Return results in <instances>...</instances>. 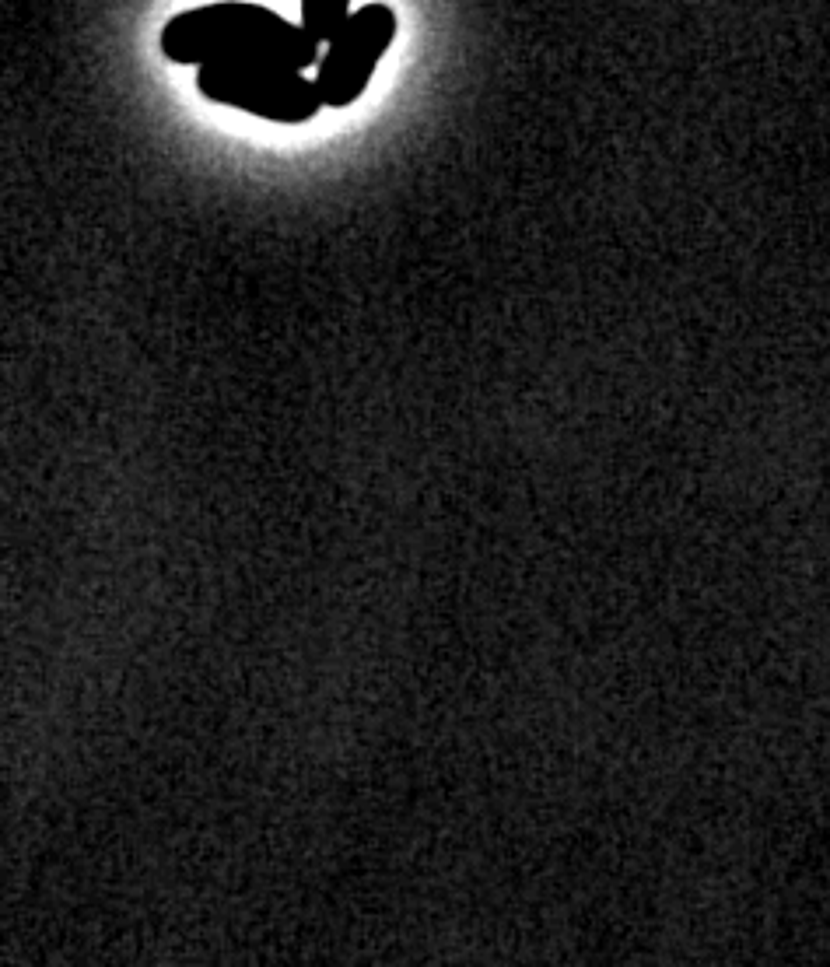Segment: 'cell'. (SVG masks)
<instances>
[{"mask_svg":"<svg viewBox=\"0 0 830 967\" xmlns=\"http://www.w3.org/2000/svg\"><path fill=\"white\" fill-rule=\"evenodd\" d=\"M319 39L288 22L277 11L249 0H218L176 15L162 29V53L172 64H218V60H256L309 71L319 64Z\"/></svg>","mask_w":830,"mask_h":967,"instance_id":"cell-1","label":"cell"},{"mask_svg":"<svg viewBox=\"0 0 830 967\" xmlns=\"http://www.w3.org/2000/svg\"><path fill=\"white\" fill-rule=\"evenodd\" d=\"M197 88L204 99L218 106L239 109L256 120L270 123H309L319 116L323 95L305 71H291L281 64H256V60H218L197 67Z\"/></svg>","mask_w":830,"mask_h":967,"instance_id":"cell-2","label":"cell"},{"mask_svg":"<svg viewBox=\"0 0 830 967\" xmlns=\"http://www.w3.org/2000/svg\"><path fill=\"white\" fill-rule=\"evenodd\" d=\"M396 39V11L389 4H365L326 39L316 64V88L326 109H344L361 99L379 60Z\"/></svg>","mask_w":830,"mask_h":967,"instance_id":"cell-3","label":"cell"},{"mask_svg":"<svg viewBox=\"0 0 830 967\" xmlns=\"http://www.w3.org/2000/svg\"><path fill=\"white\" fill-rule=\"evenodd\" d=\"M351 15V0H302V29L312 32L319 43L333 36Z\"/></svg>","mask_w":830,"mask_h":967,"instance_id":"cell-4","label":"cell"}]
</instances>
